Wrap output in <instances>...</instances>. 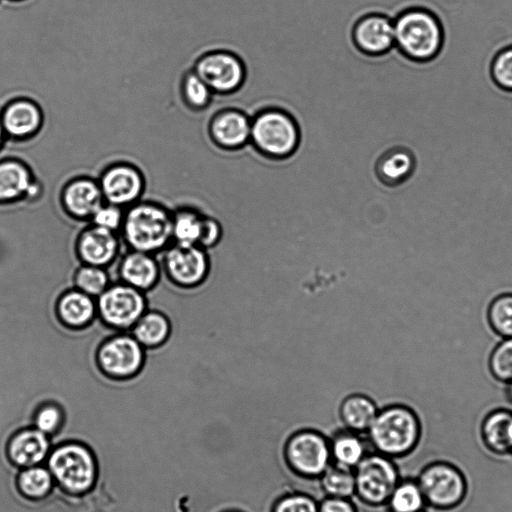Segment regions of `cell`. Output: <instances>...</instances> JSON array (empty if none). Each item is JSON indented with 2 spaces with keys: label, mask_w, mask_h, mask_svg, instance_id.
Here are the masks:
<instances>
[{
  "label": "cell",
  "mask_w": 512,
  "mask_h": 512,
  "mask_svg": "<svg viewBox=\"0 0 512 512\" xmlns=\"http://www.w3.org/2000/svg\"><path fill=\"white\" fill-rule=\"evenodd\" d=\"M395 48L413 63H428L441 52L445 31L439 18L422 7H408L393 18Z\"/></svg>",
  "instance_id": "obj_1"
},
{
  "label": "cell",
  "mask_w": 512,
  "mask_h": 512,
  "mask_svg": "<svg viewBox=\"0 0 512 512\" xmlns=\"http://www.w3.org/2000/svg\"><path fill=\"white\" fill-rule=\"evenodd\" d=\"M301 128L288 110L269 106L251 116L250 144L262 157L271 161H284L298 151Z\"/></svg>",
  "instance_id": "obj_2"
},
{
  "label": "cell",
  "mask_w": 512,
  "mask_h": 512,
  "mask_svg": "<svg viewBox=\"0 0 512 512\" xmlns=\"http://www.w3.org/2000/svg\"><path fill=\"white\" fill-rule=\"evenodd\" d=\"M120 231L130 250L156 255L172 243V212L156 202L138 201L127 207Z\"/></svg>",
  "instance_id": "obj_3"
},
{
  "label": "cell",
  "mask_w": 512,
  "mask_h": 512,
  "mask_svg": "<svg viewBox=\"0 0 512 512\" xmlns=\"http://www.w3.org/2000/svg\"><path fill=\"white\" fill-rule=\"evenodd\" d=\"M366 434L374 451L393 459L403 457L419 442L420 420L406 405H388L378 410Z\"/></svg>",
  "instance_id": "obj_4"
},
{
  "label": "cell",
  "mask_w": 512,
  "mask_h": 512,
  "mask_svg": "<svg viewBox=\"0 0 512 512\" xmlns=\"http://www.w3.org/2000/svg\"><path fill=\"white\" fill-rule=\"evenodd\" d=\"M45 466L54 481L72 494H82L95 483L97 465L92 451L84 444L68 442L51 449Z\"/></svg>",
  "instance_id": "obj_5"
},
{
  "label": "cell",
  "mask_w": 512,
  "mask_h": 512,
  "mask_svg": "<svg viewBox=\"0 0 512 512\" xmlns=\"http://www.w3.org/2000/svg\"><path fill=\"white\" fill-rule=\"evenodd\" d=\"M285 464L305 479H318L331 465L329 438L314 429L292 433L283 447Z\"/></svg>",
  "instance_id": "obj_6"
},
{
  "label": "cell",
  "mask_w": 512,
  "mask_h": 512,
  "mask_svg": "<svg viewBox=\"0 0 512 512\" xmlns=\"http://www.w3.org/2000/svg\"><path fill=\"white\" fill-rule=\"evenodd\" d=\"M353 472L355 496L370 507L385 505L400 481L399 471L393 458L376 451L367 453Z\"/></svg>",
  "instance_id": "obj_7"
},
{
  "label": "cell",
  "mask_w": 512,
  "mask_h": 512,
  "mask_svg": "<svg viewBox=\"0 0 512 512\" xmlns=\"http://www.w3.org/2000/svg\"><path fill=\"white\" fill-rule=\"evenodd\" d=\"M145 356L146 349L130 332H118L100 344L95 361L108 379L129 381L142 370Z\"/></svg>",
  "instance_id": "obj_8"
},
{
  "label": "cell",
  "mask_w": 512,
  "mask_h": 512,
  "mask_svg": "<svg viewBox=\"0 0 512 512\" xmlns=\"http://www.w3.org/2000/svg\"><path fill=\"white\" fill-rule=\"evenodd\" d=\"M96 304L102 323L118 332H129L148 310L146 293L121 281L111 283Z\"/></svg>",
  "instance_id": "obj_9"
},
{
  "label": "cell",
  "mask_w": 512,
  "mask_h": 512,
  "mask_svg": "<svg viewBox=\"0 0 512 512\" xmlns=\"http://www.w3.org/2000/svg\"><path fill=\"white\" fill-rule=\"evenodd\" d=\"M416 480L426 505L439 510L457 507L463 502L467 493L464 474L449 462L436 461L427 464Z\"/></svg>",
  "instance_id": "obj_10"
},
{
  "label": "cell",
  "mask_w": 512,
  "mask_h": 512,
  "mask_svg": "<svg viewBox=\"0 0 512 512\" xmlns=\"http://www.w3.org/2000/svg\"><path fill=\"white\" fill-rule=\"evenodd\" d=\"M193 71L218 95L238 92L247 79L244 60L227 49H214L201 54L195 60Z\"/></svg>",
  "instance_id": "obj_11"
},
{
  "label": "cell",
  "mask_w": 512,
  "mask_h": 512,
  "mask_svg": "<svg viewBox=\"0 0 512 512\" xmlns=\"http://www.w3.org/2000/svg\"><path fill=\"white\" fill-rule=\"evenodd\" d=\"M162 265L174 285L195 288L207 278L210 262L205 249L172 243L163 251Z\"/></svg>",
  "instance_id": "obj_12"
},
{
  "label": "cell",
  "mask_w": 512,
  "mask_h": 512,
  "mask_svg": "<svg viewBox=\"0 0 512 512\" xmlns=\"http://www.w3.org/2000/svg\"><path fill=\"white\" fill-rule=\"evenodd\" d=\"M351 41L367 57H381L395 48L393 18L385 12L368 11L354 21Z\"/></svg>",
  "instance_id": "obj_13"
},
{
  "label": "cell",
  "mask_w": 512,
  "mask_h": 512,
  "mask_svg": "<svg viewBox=\"0 0 512 512\" xmlns=\"http://www.w3.org/2000/svg\"><path fill=\"white\" fill-rule=\"evenodd\" d=\"M98 183L104 201L122 208L138 202L145 189L143 174L128 163L109 166L101 173Z\"/></svg>",
  "instance_id": "obj_14"
},
{
  "label": "cell",
  "mask_w": 512,
  "mask_h": 512,
  "mask_svg": "<svg viewBox=\"0 0 512 512\" xmlns=\"http://www.w3.org/2000/svg\"><path fill=\"white\" fill-rule=\"evenodd\" d=\"M207 129L217 148L236 152L250 144L251 116L242 109L226 107L212 115Z\"/></svg>",
  "instance_id": "obj_15"
},
{
  "label": "cell",
  "mask_w": 512,
  "mask_h": 512,
  "mask_svg": "<svg viewBox=\"0 0 512 512\" xmlns=\"http://www.w3.org/2000/svg\"><path fill=\"white\" fill-rule=\"evenodd\" d=\"M121 241L117 232L90 224L76 240V254L82 264L107 267L120 253Z\"/></svg>",
  "instance_id": "obj_16"
},
{
  "label": "cell",
  "mask_w": 512,
  "mask_h": 512,
  "mask_svg": "<svg viewBox=\"0 0 512 512\" xmlns=\"http://www.w3.org/2000/svg\"><path fill=\"white\" fill-rule=\"evenodd\" d=\"M0 120L6 136L25 140L38 132L43 123L41 108L33 100H9L0 111Z\"/></svg>",
  "instance_id": "obj_17"
},
{
  "label": "cell",
  "mask_w": 512,
  "mask_h": 512,
  "mask_svg": "<svg viewBox=\"0 0 512 512\" xmlns=\"http://www.w3.org/2000/svg\"><path fill=\"white\" fill-rule=\"evenodd\" d=\"M104 203L98 181L89 177L70 180L61 193L63 209L68 215L77 220L90 219Z\"/></svg>",
  "instance_id": "obj_18"
},
{
  "label": "cell",
  "mask_w": 512,
  "mask_h": 512,
  "mask_svg": "<svg viewBox=\"0 0 512 512\" xmlns=\"http://www.w3.org/2000/svg\"><path fill=\"white\" fill-rule=\"evenodd\" d=\"M117 273L119 281L146 293L158 283L161 264L154 254L129 249L121 257Z\"/></svg>",
  "instance_id": "obj_19"
},
{
  "label": "cell",
  "mask_w": 512,
  "mask_h": 512,
  "mask_svg": "<svg viewBox=\"0 0 512 512\" xmlns=\"http://www.w3.org/2000/svg\"><path fill=\"white\" fill-rule=\"evenodd\" d=\"M49 437L34 427L16 432L9 440L7 454L12 463L20 468L44 464L51 451Z\"/></svg>",
  "instance_id": "obj_20"
},
{
  "label": "cell",
  "mask_w": 512,
  "mask_h": 512,
  "mask_svg": "<svg viewBox=\"0 0 512 512\" xmlns=\"http://www.w3.org/2000/svg\"><path fill=\"white\" fill-rule=\"evenodd\" d=\"M55 313L60 323L69 329H84L97 316L96 298L73 287L60 294Z\"/></svg>",
  "instance_id": "obj_21"
},
{
  "label": "cell",
  "mask_w": 512,
  "mask_h": 512,
  "mask_svg": "<svg viewBox=\"0 0 512 512\" xmlns=\"http://www.w3.org/2000/svg\"><path fill=\"white\" fill-rule=\"evenodd\" d=\"M416 158L411 149L394 146L386 149L376 160L374 172L385 186L396 187L406 182L414 173Z\"/></svg>",
  "instance_id": "obj_22"
},
{
  "label": "cell",
  "mask_w": 512,
  "mask_h": 512,
  "mask_svg": "<svg viewBox=\"0 0 512 512\" xmlns=\"http://www.w3.org/2000/svg\"><path fill=\"white\" fill-rule=\"evenodd\" d=\"M484 445L496 455H512V410L496 409L481 424Z\"/></svg>",
  "instance_id": "obj_23"
},
{
  "label": "cell",
  "mask_w": 512,
  "mask_h": 512,
  "mask_svg": "<svg viewBox=\"0 0 512 512\" xmlns=\"http://www.w3.org/2000/svg\"><path fill=\"white\" fill-rule=\"evenodd\" d=\"M34 181L28 166L17 159L0 160V204H10L26 198Z\"/></svg>",
  "instance_id": "obj_24"
},
{
  "label": "cell",
  "mask_w": 512,
  "mask_h": 512,
  "mask_svg": "<svg viewBox=\"0 0 512 512\" xmlns=\"http://www.w3.org/2000/svg\"><path fill=\"white\" fill-rule=\"evenodd\" d=\"M378 410L376 403L369 396L354 393L341 401L338 414L344 429L362 434L367 433Z\"/></svg>",
  "instance_id": "obj_25"
},
{
  "label": "cell",
  "mask_w": 512,
  "mask_h": 512,
  "mask_svg": "<svg viewBox=\"0 0 512 512\" xmlns=\"http://www.w3.org/2000/svg\"><path fill=\"white\" fill-rule=\"evenodd\" d=\"M147 350L162 346L170 337V319L161 311L148 309L129 331Z\"/></svg>",
  "instance_id": "obj_26"
},
{
  "label": "cell",
  "mask_w": 512,
  "mask_h": 512,
  "mask_svg": "<svg viewBox=\"0 0 512 512\" xmlns=\"http://www.w3.org/2000/svg\"><path fill=\"white\" fill-rule=\"evenodd\" d=\"M332 464L353 470L366 456L367 449L361 434L349 431H337L329 438Z\"/></svg>",
  "instance_id": "obj_27"
},
{
  "label": "cell",
  "mask_w": 512,
  "mask_h": 512,
  "mask_svg": "<svg viewBox=\"0 0 512 512\" xmlns=\"http://www.w3.org/2000/svg\"><path fill=\"white\" fill-rule=\"evenodd\" d=\"M205 216L189 207L172 212V243L192 246L199 243Z\"/></svg>",
  "instance_id": "obj_28"
},
{
  "label": "cell",
  "mask_w": 512,
  "mask_h": 512,
  "mask_svg": "<svg viewBox=\"0 0 512 512\" xmlns=\"http://www.w3.org/2000/svg\"><path fill=\"white\" fill-rule=\"evenodd\" d=\"M386 505L390 512H423L426 501L416 479H400Z\"/></svg>",
  "instance_id": "obj_29"
},
{
  "label": "cell",
  "mask_w": 512,
  "mask_h": 512,
  "mask_svg": "<svg viewBox=\"0 0 512 512\" xmlns=\"http://www.w3.org/2000/svg\"><path fill=\"white\" fill-rule=\"evenodd\" d=\"M17 483L21 493L29 498H42L53 487L54 479L44 464L22 468L18 474Z\"/></svg>",
  "instance_id": "obj_30"
},
{
  "label": "cell",
  "mask_w": 512,
  "mask_h": 512,
  "mask_svg": "<svg viewBox=\"0 0 512 512\" xmlns=\"http://www.w3.org/2000/svg\"><path fill=\"white\" fill-rule=\"evenodd\" d=\"M318 479L325 496L351 498L355 495V477L351 469L331 463Z\"/></svg>",
  "instance_id": "obj_31"
},
{
  "label": "cell",
  "mask_w": 512,
  "mask_h": 512,
  "mask_svg": "<svg viewBox=\"0 0 512 512\" xmlns=\"http://www.w3.org/2000/svg\"><path fill=\"white\" fill-rule=\"evenodd\" d=\"M74 288L97 298L111 284L110 275L105 267L81 264L73 276Z\"/></svg>",
  "instance_id": "obj_32"
},
{
  "label": "cell",
  "mask_w": 512,
  "mask_h": 512,
  "mask_svg": "<svg viewBox=\"0 0 512 512\" xmlns=\"http://www.w3.org/2000/svg\"><path fill=\"white\" fill-rule=\"evenodd\" d=\"M181 95L189 109L199 112L211 105L214 93L192 69L183 76Z\"/></svg>",
  "instance_id": "obj_33"
},
{
  "label": "cell",
  "mask_w": 512,
  "mask_h": 512,
  "mask_svg": "<svg viewBox=\"0 0 512 512\" xmlns=\"http://www.w3.org/2000/svg\"><path fill=\"white\" fill-rule=\"evenodd\" d=\"M491 329L502 338L512 337V292L496 296L487 309Z\"/></svg>",
  "instance_id": "obj_34"
},
{
  "label": "cell",
  "mask_w": 512,
  "mask_h": 512,
  "mask_svg": "<svg viewBox=\"0 0 512 512\" xmlns=\"http://www.w3.org/2000/svg\"><path fill=\"white\" fill-rule=\"evenodd\" d=\"M489 370L492 376L503 383L512 381V337L503 338L489 356Z\"/></svg>",
  "instance_id": "obj_35"
},
{
  "label": "cell",
  "mask_w": 512,
  "mask_h": 512,
  "mask_svg": "<svg viewBox=\"0 0 512 512\" xmlns=\"http://www.w3.org/2000/svg\"><path fill=\"white\" fill-rule=\"evenodd\" d=\"M489 73L498 88L512 93V44L494 54L490 62Z\"/></svg>",
  "instance_id": "obj_36"
},
{
  "label": "cell",
  "mask_w": 512,
  "mask_h": 512,
  "mask_svg": "<svg viewBox=\"0 0 512 512\" xmlns=\"http://www.w3.org/2000/svg\"><path fill=\"white\" fill-rule=\"evenodd\" d=\"M63 421V411L59 404L45 401L38 405L33 416V427L47 436L55 433Z\"/></svg>",
  "instance_id": "obj_37"
},
{
  "label": "cell",
  "mask_w": 512,
  "mask_h": 512,
  "mask_svg": "<svg viewBox=\"0 0 512 512\" xmlns=\"http://www.w3.org/2000/svg\"><path fill=\"white\" fill-rule=\"evenodd\" d=\"M314 497L302 492H291L280 496L273 504L271 512H318Z\"/></svg>",
  "instance_id": "obj_38"
},
{
  "label": "cell",
  "mask_w": 512,
  "mask_h": 512,
  "mask_svg": "<svg viewBox=\"0 0 512 512\" xmlns=\"http://www.w3.org/2000/svg\"><path fill=\"white\" fill-rule=\"evenodd\" d=\"M124 212V208L105 202L91 216L90 224L117 232L121 229Z\"/></svg>",
  "instance_id": "obj_39"
},
{
  "label": "cell",
  "mask_w": 512,
  "mask_h": 512,
  "mask_svg": "<svg viewBox=\"0 0 512 512\" xmlns=\"http://www.w3.org/2000/svg\"><path fill=\"white\" fill-rule=\"evenodd\" d=\"M221 234L222 230L218 221L205 216L198 246L204 249L214 246L219 241Z\"/></svg>",
  "instance_id": "obj_40"
},
{
  "label": "cell",
  "mask_w": 512,
  "mask_h": 512,
  "mask_svg": "<svg viewBox=\"0 0 512 512\" xmlns=\"http://www.w3.org/2000/svg\"><path fill=\"white\" fill-rule=\"evenodd\" d=\"M318 512H357L351 498L325 496L318 504Z\"/></svg>",
  "instance_id": "obj_41"
},
{
  "label": "cell",
  "mask_w": 512,
  "mask_h": 512,
  "mask_svg": "<svg viewBox=\"0 0 512 512\" xmlns=\"http://www.w3.org/2000/svg\"><path fill=\"white\" fill-rule=\"evenodd\" d=\"M506 395L508 400L512 403V381L507 383Z\"/></svg>",
  "instance_id": "obj_42"
},
{
  "label": "cell",
  "mask_w": 512,
  "mask_h": 512,
  "mask_svg": "<svg viewBox=\"0 0 512 512\" xmlns=\"http://www.w3.org/2000/svg\"><path fill=\"white\" fill-rule=\"evenodd\" d=\"M5 133H4V130H3V127H2V124H1V120H0V148L2 147L3 145V142H4V138H5Z\"/></svg>",
  "instance_id": "obj_43"
},
{
  "label": "cell",
  "mask_w": 512,
  "mask_h": 512,
  "mask_svg": "<svg viewBox=\"0 0 512 512\" xmlns=\"http://www.w3.org/2000/svg\"><path fill=\"white\" fill-rule=\"evenodd\" d=\"M224 512H237V511H224Z\"/></svg>",
  "instance_id": "obj_44"
},
{
  "label": "cell",
  "mask_w": 512,
  "mask_h": 512,
  "mask_svg": "<svg viewBox=\"0 0 512 512\" xmlns=\"http://www.w3.org/2000/svg\"><path fill=\"white\" fill-rule=\"evenodd\" d=\"M11 1H20V0H11Z\"/></svg>",
  "instance_id": "obj_45"
}]
</instances>
